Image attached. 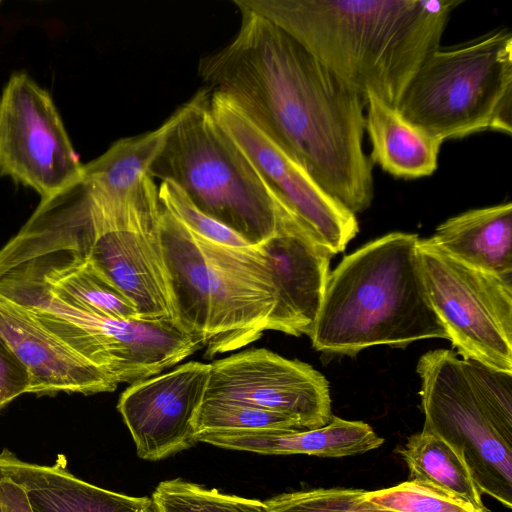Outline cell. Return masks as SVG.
<instances>
[{
    "mask_svg": "<svg viewBox=\"0 0 512 512\" xmlns=\"http://www.w3.org/2000/svg\"><path fill=\"white\" fill-rule=\"evenodd\" d=\"M240 27L198 74L232 99L278 146L354 215L374 195L363 149L366 105L360 95L283 29L238 0Z\"/></svg>",
    "mask_w": 512,
    "mask_h": 512,
    "instance_id": "1",
    "label": "cell"
},
{
    "mask_svg": "<svg viewBox=\"0 0 512 512\" xmlns=\"http://www.w3.org/2000/svg\"><path fill=\"white\" fill-rule=\"evenodd\" d=\"M357 92L397 108L463 0H238Z\"/></svg>",
    "mask_w": 512,
    "mask_h": 512,
    "instance_id": "2",
    "label": "cell"
},
{
    "mask_svg": "<svg viewBox=\"0 0 512 512\" xmlns=\"http://www.w3.org/2000/svg\"><path fill=\"white\" fill-rule=\"evenodd\" d=\"M416 234L392 232L345 256L329 274L309 333L315 350L355 357L376 345L448 339L429 300Z\"/></svg>",
    "mask_w": 512,
    "mask_h": 512,
    "instance_id": "3",
    "label": "cell"
},
{
    "mask_svg": "<svg viewBox=\"0 0 512 512\" xmlns=\"http://www.w3.org/2000/svg\"><path fill=\"white\" fill-rule=\"evenodd\" d=\"M159 232L177 322L212 358L258 340L275 288L256 246L231 247L191 232L162 207Z\"/></svg>",
    "mask_w": 512,
    "mask_h": 512,
    "instance_id": "4",
    "label": "cell"
},
{
    "mask_svg": "<svg viewBox=\"0 0 512 512\" xmlns=\"http://www.w3.org/2000/svg\"><path fill=\"white\" fill-rule=\"evenodd\" d=\"M210 94L206 86L182 105L150 174L174 182L204 214L256 247L277 232L287 211L216 121Z\"/></svg>",
    "mask_w": 512,
    "mask_h": 512,
    "instance_id": "5",
    "label": "cell"
},
{
    "mask_svg": "<svg viewBox=\"0 0 512 512\" xmlns=\"http://www.w3.org/2000/svg\"><path fill=\"white\" fill-rule=\"evenodd\" d=\"M421 380L424 431L449 443L465 461L481 494L512 508V373L453 350L423 354Z\"/></svg>",
    "mask_w": 512,
    "mask_h": 512,
    "instance_id": "6",
    "label": "cell"
},
{
    "mask_svg": "<svg viewBox=\"0 0 512 512\" xmlns=\"http://www.w3.org/2000/svg\"><path fill=\"white\" fill-rule=\"evenodd\" d=\"M396 109L442 141L486 130L511 135V32L501 29L431 52Z\"/></svg>",
    "mask_w": 512,
    "mask_h": 512,
    "instance_id": "7",
    "label": "cell"
},
{
    "mask_svg": "<svg viewBox=\"0 0 512 512\" xmlns=\"http://www.w3.org/2000/svg\"><path fill=\"white\" fill-rule=\"evenodd\" d=\"M39 242L44 253L68 250L87 259L135 304L139 318L177 322L159 221L90 227L62 194L45 216Z\"/></svg>",
    "mask_w": 512,
    "mask_h": 512,
    "instance_id": "8",
    "label": "cell"
},
{
    "mask_svg": "<svg viewBox=\"0 0 512 512\" xmlns=\"http://www.w3.org/2000/svg\"><path fill=\"white\" fill-rule=\"evenodd\" d=\"M431 305L462 359L512 373V279L467 266L418 242Z\"/></svg>",
    "mask_w": 512,
    "mask_h": 512,
    "instance_id": "9",
    "label": "cell"
},
{
    "mask_svg": "<svg viewBox=\"0 0 512 512\" xmlns=\"http://www.w3.org/2000/svg\"><path fill=\"white\" fill-rule=\"evenodd\" d=\"M82 173L49 92L27 73H13L0 95V174L45 200L79 182Z\"/></svg>",
    "mask_w": 512,
    "mask_h": 512,
    "instance_id": "10",
    "label": "cell"
},
{
    "mask_svg": "<svg viewBox=\"0 0 512 512\" xmlns=\"http://www.w3.org/2000/svg\"><path fill=\"white\" fill-rule=\"evenodd\" d=\"M210 108L299 226L333 256L343 252L359 231L356 216L325 192L228 96L211 91Z\"/></svg>",
    "mask_w": 512,
    "mask_h": 512,
    "instance_id": "11",
    "label": "cell"
},
{
    "mask_svg": "<svg viewBox=\"0 0 512 512\" xmlns=\"http://www.w3.org/2000/svg\"><path fill=\"white\" fill-rule=\"evenodd\" d=\"M203 400L279 412L309 430L321 428L333 418L324 375L307 363L267 349H249L211 363Z\"/></svg>",
    "mask_w": 512,
    "mask_h": 512,
    "instance_id": "12",
    "label": "cell"
},
{
    "mask_svg": "<svg viewBox=\"0 0 512 512\" xmlns=\"http://www.w3.org/2000/svg\"><path fill=\"white\" fill-rule=\"evenodd\" d=\"M210 364L191 361L132 383L117 409L140 458L156 461L193 446L194 421L203 402Z\"/></svg>",
    "mask_w": 512,
    "mask_h": 512,
    "instance_id": "13",
    "label": "cell"
},
{
    "mask_svg": "<svg viewBox=\"0 0 512 512\" xmlns=\"http://www.w3.org/2000/svg\"><path fill=\"white\" fill-rule=\"evenodd\" d=\"M275 288V306L266 330L309 335L323 302L333 255L285 212L277 232L257 246Z\"/></svg>",
    "mask_w": 512,
    "mask_h": 512,
    "instance_id": "14",
    "label": "cell"
},
{
    "mask_svg": "<svg viewBox=\"0 0 512 512\" xmlns=\"http://www.w3.org/2000/svg\"><path fill=\"white\" fill-rule=\"evenodd\" d=\"M0 336L25 368L29 392L85 395L114 391L118 384L48 331L18 303L0 294Z\"/></svg>",
    "mask_w": 512,
    "mask_h": 512,
    "instance_id": "15",
    "label": "cell"
},
{
    "mask_svg": "<svg viewBox=\"0 0 512 512\" xmlns=\"http://www.w3.org/2000/svg\"><path fill=\"white\" fill-rule=\"evenodd\" d=\"M0 479H9L26 492L33 512H158L149 497H134L89 484L66 469L24 462L12 452L0 453Z\"/></svg>",
    "mask_w": 512,
    "mask_h": 512,
    "instance_id": "16",
    "label": "cell"
},
{
    "mask_svg": "<svg viewBox=\"0 0 512 512\" xmlns=\"http://www.w3.org/2000/svg\"><path fill=\"white\" fill-rule=\"evenodd\" d=\"M196 441L259 454H306L328 458L363 454L384 443L367 423L337 416L318 429L213 431L197 434Z\"/></svg>",
    "mask_w": 512,
    "mask_h": 512,
    "instance_id": "17",
    "label": "cell"
},
{
    "mask_svg": "<svg viewBox=\"0 0 512 512\" xmlns=\"http://www.w3.org/2000/svg\"><path fill=\"white\" fill-rule=\"evenodd\" d=\"M457 261L512 279V204L473 209L447 219L425 239Z\"/></svg>",
    "mask_w": 512,
    "mask_h": 512,
    "instance_id": "18",
    "label": "cell"
},
{
    "mask_svg": "<svg viewBox=\"0 0 512 512\" xmlns=\"http://www.w3.org/2000/svg\"><path fill=\"white\" fill-rule=\"evenodd\" d=\"M365 129L371 162L398 178L415 179L434 173L443 141L406 120L397 109L372 94L366 98Z\"/></svg>",
    "mask_w": 512,
    "mask_h": 512,
    "instance_id": "19",
    "label": "cell"
},
{
    "mask_svg": "<svg viewBox=\"0 0 512 512\" xmlns=\"http://www.w3.org/2000/svg\"><path fill=\"white\" fill-rule=\"evenodd\" d=\"M409 469V480L432 484L478 509L486 506L460 454L436 434L422 430L397 449Z\"/></svg>",
    "mask_w": 512,
    "mask_h": 512,
    "instance_id": "20",
    "label": "cell"
},
{
    "mask_svg": "<svg viewBox=\"0 0 512 512\" xmlns=\"http://www.w3.org/2000/svg\"><path fill=\"white\" fill-rule=\"evenodd\" d=\"M152 499L158 512H270L259 500L224 494L180 478L160 482Z\"/></svg>",
    "mask_w": 512,
    "mask_h": 512,
    "instance_id": "21",
    "label": "cell"
},
{
    "mask_svg": "<svg viewBox=\"0 0 512 512\" xmlns=\"http://www.w3.org/2000/svg\"><path fill=\"white\" fill-rule=\"evenodd\" d=\"M195 433L213 431L303 430L285 414L218 400H203L194 421Z\"/></svg>",
    "mask_w": 512,
    "mask_h": 512,
    "instance_id": "22",
    "label": "cell"
},
{
    "mask_svg": "<svg viewBox=\"0 0 512 512\" xmlns=\"http://www.w3.org/2000/svg\"><path fill=\"white\" fill-rule=\"evenodd\" d=\"M364 500L392 512H492L478 509L470 502L432 484L408 480L396 486L366 491Z\"/></svg>",
    "mask_w": 512,
    "mask_h": 512,
    "instance_id": "23",
    "label": "cell"
},
{
    "mask_svg": "<svg viewBox=\"0 0 512 512\" xmlns=\"http://www.w3.org/2000/svg\"><path fill=\"white\" fill-rule=\"evenodd\" d=\"M365 490L316 488L274 496L264 503L270 512H392L364 500Z\"/></svg>",
    "mask_w": 512,
    "mask_h": 512,
    "instance_id": "24",
    "label": "cell"
},
{
    "mask_svg": "<svg viewBox=\"0 0 512 512\" xmlns=\"http://www.w3.org/2000/svg\"><path fill=\"white\" fill-rule=\"evenodd\" d=\"M161 206L191 232L209 241L231 247H247L239 235L199 210L174 182L163 180L158 186Z\"/></svg>",
    "mask_w": 512,
    "mask_h": 512,
    "instance_id": "25",
    "label": "cell"
},
{
    "mask_svg": "<svg viewBox=\"0 0 512 512\" xmlns=\"http://www.w3.org/2000/svg\"><path fill=\"white\" fill-rule=\"evenodd\" d=\"M29 386L25 368L0 336V409L28 393Z\"/></svg>",
    "mask_w": 512,
    "mask_h": 512,
    "instance_id": "26",
    "label": "cell"
},
{
    "mask_svg": "<svg viewBox=\"0 0 512 512\" xmlns=\"http://www.w3.org/2000/svg\"><path fill=\"white\" fill-rule=\"evenodd\" d=\"M0 512H33L25 490L9 479H0Z\"/></svg>",
    "mask_w": 512,
    "mask_h": 512,
    "instance_id": "27",
    "label": "cell"
},
{
    "mask_svg": "<svg viewBox=\"0 0 512 512\" xmlns=\"http://www.w3.org/2000/svg\"><path fill=\"white\" fill-rule=\"evenodd\" d=\"M0 4H1V1H0Z\"/></svg>",
    "mask_w": 512,
    "mask_h": 512,
    "instance_id": "28",
    "label": "cell"
}]
</instances>
